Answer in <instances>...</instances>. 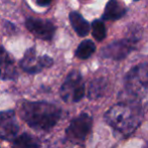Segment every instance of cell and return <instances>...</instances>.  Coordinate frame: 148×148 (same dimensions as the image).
<instances>
[{
	"label": "cell",
	"instance_id": "obj_1",
	"mask_svg": "<svg viewBox=\"0 0 148 148\" xmlns=\"http://www.w3.org/2000/svg\"><path fill=\"white\" fill-rule=\"evenodd\" d=\"M105 119L110 126L123 136H130L138 129L143 120V109L138 101H127L112 107Z\"/></svg>",
	"mask_w": 148,
	"mask_h": 148
},
{
	"label": "cell",
	"instance_id": "obj_2",
	"mask_svg": "<svg viewBox=\"0 0 148 148\" xmlns=\"http://www.w3.org/2000/svg\"><path fill=\"white\" fill-rule=\"evenodd\" d=\"M21 114L29 127L48 131L60 120L61 110L47 101H25L21 107Z\"/></svg>",
	"mask_w": 148,
	"mask_h": 148
},
{
	"label": "cell",
	"instance_id": "obj_3",
	"mask_svg": "<svg viewBox=\"0 0 148 148\" xmlns=\"http://www.w3.org/2000/svg\"><path fill=\"white\" fill-rule=\"evenodd\" d=\"M125 89L135 99L148 95V63L139 64L128 72L125 77Z\"/></svg>",
	"mask_w": 148,
	"mask_h": 148
},
{
	"label": "cell",
	"instance_id": "obj_4",
	"mask_svg": "<svg viewBox=\"0 0 148 148\" xmlns=\"http://www.w3.org/2000/svg\"><path fill=\"white\" fill-rule=\"evenodd\" d=\"M85 95L82 76L77 70H72L60 88V97L66 103H77Z\"/></svg>",
	"mask_w": 148,
	"mask_h": 148
},
{
	"label": "cell",
	"instance_id": "obj_5",
	"mask_svg": "<svg viewBox=\"0 0 148 148\" xmlns=\"http://www.w3.org/2000/svg\"><path fill=\"white\" fill-rule=\"evenodd\" d=\"M92 127V118L87 114H80L73 119L66 129V138L74 143H82Z\"/></svg>",
	"mask_w": 148,
	"mask_h": 148
},
{
	"label": "cell",
	"instance_id": "obj_6",
	"mask_svg": "<svg viewBox=\"0 0 148 148\" xmlns=\"http://www.w3.org/2000/svg\"><path fill=\"white\" fill-rule=\"evenodd\" d=\"M23 71L29 74L41 72L44 68H49L53 65V59L49 56H38L34 48L29 49L19 62Z\"/></svg>",
	"mask_w": 148,
	"mask_h": 148
},
{
	"label": "cell",
	"instance_id": "obj_7",
	"mask_svg": "<svg viewBox=\"0 0 148 148\" xmlns=\"http://www.w3.org/2000/svg\"><path fill=\"white\" fill-rule=\"evenodd\" d=\"M135 47V41L133 39H125L111 43L109 46L101 50V56L108 59L120 61L123 60L131 53Z\"/></svg>",
	"mask_w": 148,
	"mask_h": 148
},
{
	"label": "cell",
	"instance_id": "obj_8",
	"mask_svg": "<svg viewBox=\"0 0 148 148\" xmlns=\"http://www.w3.org/2000/svg\"><path fill=\"white\" fill-rule=\"evenodd\" d=\"M27 29L37 38L50 41L54 37L56 27L50 21L40 18H27L25 21Z\"/></svg>",
	"mask_w": 148,
	"mask_h": 148
},
{
	"label": "cell",
	"instance_id": "obj_9",
	"mask_svg": "<svg viewBox=\"0 0 148 148\" xmlns=\"http://www.w3.org/2000/svg\"><path fill=\"white\" fill-rule=\"evenodd\" d=\"M18 124L13 111L0 112V139L10 140L18 132Z\"/></svg>",
	"mask_w": 148,
	"mask_h": 148
},
{
	"label": "cell",
	"instance_id": "obj_10",
	"mask_svg": "<svg viewBox=\"0 0 148 148\" xmlns=\"http://www.w3.org/2000/svg\"><path fill=\"white\" fill-rule=\"evenodd\" d=\"M17 75V71L12 59L6 50L0 45V79L11 80Z\"/></svg>",
	"mask_w": 148,
	"mask_h": 148
},
{
	"label": "cell",
	"instance_id": "obj_11",
	"mask_svg": "<svg viewBox=\"0 0 148 148\" xmlns=\"http://www.w3.org/2000/svg\"><path fill=\"white\" fill-rule=\"evenodd\" d=\"M126 13V8L119 0H109L105 8L103 18L107 21H118Z\"/></svg>",
	"mask_w": 148,
	"mask_h": 148
},
{
	"label": "cell",
	"instance_id": "obj_12",
	"mask_svg": "<svg viewBox=\"0 0 148 148\" xmlns=\"http://www.w3.org/2000/svg\"><path fill=\"white\" fill-rule=\"evenodd\" d=\"M69 19L72 27L79 37H85L88 35L90 31V25L83 18L82 15H80L76 11H72L69 14Z\"/></svg>",
	"mask_w": 148,
	"mask_h": 148
},
{
	"label": "cell",
	"instance_id": "obj_13",
	"mask_svg": "<svg viewBox=\"0 0 148 148\" xmlns=\"http://www.w3.org/2000/svg\"><path fill=\"white\" fill-rule=\"evenodd\" d=\"M41 143L39 139L27 133H23L17 136L12 142L11 148H40Z\"/></svg>",
	"mask_w": 148,
	"mask_h": 148
},
{
	"label": "cell",
	"instance_id": "obj_14",
	"mask_svg": "<svg viewBox=\"0 0 148 148\" xmlns=\"http://www.w3.org/2000/svg\"><path fill=\"white\" fill-rule=\"evenodd\" d=\"M107 89V81L103 78H97L93 80L89 85L88 97L91 99H97L101 97Z\"/></svg>",
	"mask_w": 148,
	"mask_h": 148
},
{
	"label": "cell",
	"instance_id": "obj_15",
	"mask_svg": "<svg viewBox=\"0 0 148 148\" xmlns=\"http://www.w3.org/2000/svg\"><path fill=\"white\" fill-rule=\"evenodd\" d=\"M95 45L93 44V42H91L90 40H85L82 43H80V45L76 49L75 56L81 60H85L90 57L95 53Z\"/></svg>",
	"mask_w": 148,
	"mask_h": 148
},
{
	"label": "cell",
	"instance_id": "obj_16",
	"mask_svg": "<svg viewBox=\"0 0 148 148\" xmlns=\"http://www.w3.org/2000/svg\"><path fill=\"white\" fill-rule=\"evenodd\" d=\"M91 33L97 41L101 42L103 40H105L107 36V29H106L105 23L99 19L93 21L91 23Z\"/></svg>",
	"mask_w": 148,
	"mask_h": 148
},
{
	"label": "cell",
	"instance_id": "obj_17",
	"mask_svg": "<svg viewBox=\"0 0 148 148\" xmlns=\"http://www.w3.org/2000/svg\"><path fill=\"white\" fill-rule=\"evenodd\" d=\"M142 148H148V141L146 142V143H145V145H144V146H143V147H142Z\"/></svg>",
	"mask_w": 148,
	"mask_h": 148
},
{
	"label": "cell",
	"instance_id": "obj_18",
	"mask_svg": "<svg viewBox=\"0 0 148 148\" xmlns=\"http://www.w3.org/2000/svg\"><path fill=\"white\" fill-rule=\"evenodd\" d=\"M134 1H138V0H134Z\"/></svg>",
	"mask_w": 148,
	"mask_h": 148
}]
</instances>
